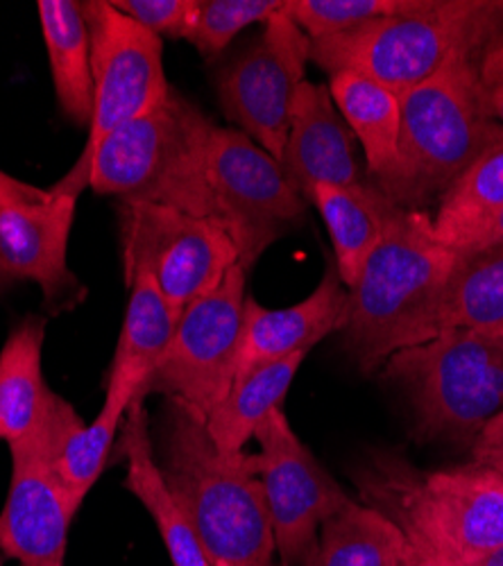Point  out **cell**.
I'll return each mask as SVG.
<instances>
[{
    "label": "cell",
    "instance_id": "19",
    "mask_svg": "<svg viewBox=\"0 0 503 566\" xmlns=\"http://www.w3.org/2000/svg\"><path fill=\"white\" fill-rule=\"evenodd\" d=\"M43 338L45 319L30 315L0 349V440L10 447L28 440L60 397L43 381Z\"/></svg>",
    "mask_w": 503,
    "mask_h": 566
},
{
    "label": "cell",
    "instance_id": "2",
    "mask_svg": "<svg viewBox=\"0 0 503 566\" xmlns=\"http://www.w3.org/2000/svg\"><path fill=\"white\" fill-rule=\"evenodd\" d=\"M159 455L211 566H272L277 546L250 453L218 451L205 417L170 399Z\"/></svg>",
    "mask_w": 503,
    "mask_h": 566
},
{
    "label": "cell",
    "instance_id": "38",
    "mask_svg": "<svg viewBox=\"0 0 503 566\" xmlns=\"http://www.w3.org/2000/svg\"><path fill=\"white\" fill-rule=\"evenodd\" d=\"M474 566H503V546H499L496 551H492L490 555H485L481 562H476Z\"/></svg>",
    "mask_w": 503,
    "mask_h": 566
},
{
    "label": "cell",
    "instance_id": "16",
    "mask_svg": "<svg viewBox=\"0 0 503 566\" xmlns=\"http://www.w3.org/2000/svg\"><path fill=\"white\" fill-rule=\"evenodd\" d=\"M282 168L308 202L315 186L368 184L354 155V134L340 116L329 84L304 80L295 93Z\"/></svg>",
    "mask_w": 503,
    "mask_h": 566
},
{
    "label": "cell",
    "instance_id": "28",
    "mask_svg": "<svg viewBox=\"0 0 503 566\" xmlns=\"http://www.w3.org/2000/svg\"><path fill=\"white\" fill-rule=\"evenodd\" d=\"M503 207V134L470 164L440 198L431 218L438 239Z\"/></svg>",
    "mask_w": 503,
    "mask_h": 566
},
{
    "label": "cell",
    "instance_id": "1",
    "mask_svg": "<svg viewBox=\"0 0 503 566\" xmlns=\"http://www.w3.org/2000/svg\"><path fill=\"white\" fill-rule=\"evenodd\" d=\"M455 256L438 241L427 211L395 207L379 245L347 289L340 334L363 371L440 334V304Z\"/></svg>",
    "mask_w": 503,
    "mask_h": 566
},
{
    "label": "cell",
    "instance_id": "11",
    "mask_svg": "<svg viewBox=\"0 0 503 566\" xmlns=\"http://www.w3.org/2000/svg\"><path fill=\"white\" fill-rule=\"evenodd\" d=\"M248 270L234 265L218 289L189 304L148 376L142 397L166 395L207 415L232 390L245 317Z\"/></svg>",
    "mask_w": 503,
    "mask_h": 566
},
{
    "label": "cell",
    "instance_id": "18",
    "mask_svg": "<svg viewBox=\"0 0 503 566\" xmlns=\"http://www.w3.org/2000/svg\"><path fill=\"white\" fill-rule=\"evenodd\" d=\"M120 451L127 464L125 488L150 512L172 566H211L161 471L146 399H134L127 408L120 427Z\"/></svg>",
    "mask_w": 503,
    "mask_h": 566
},
{
    "label": "cell",
    "instance_id": "39",
    "mask_svg": "<svg viewBox=\"0 0 503 566\" xmlns=\"http://www.w3.org/2000/svg\"><path fill=\"white\" fill-rule=\"evenodd\" d=\"M0 566H3V559H0Z\"/></svg>",
    "mask_w": 503,
    "mask_h": 566
},
{
    "label": "cell",
    "instance_id": "14",
    "mask_svg": "<svg viewBox=\"0 0 503 566\" xmlns=\"http://www.w3.org/2000/svg\"><path fill=\"white\" fill-rule=\"evenodd\" d=\"M207 172L222 224L230 229L245 270L306 211L308 202L291 184L282 161L237 127H213Z\"/></svg>",
    "mask_w": 503,
    "mask_h": 566
},
{
    "label": "cell",
    "instance_id": "34",
    "mask_svg": "<svg viewBox=\"0 0 503 566\" xmlns=\"http://www.w3.org/2000/svg\"><path fill=\"white\" fill-rule=\"evenodd\" d=\"M472 462L488 467L503 476V412L490 419L474 438Z\"/></svg>",
    "mask_w": 503,
    "mask_h": 566
},
{
    "label": "cell",
    "instance_id": "9",
    "mask_svg": "<svg viewBox=\"0 0 503 566\" xmlns=\"http://www.w3.org/2000/svg\"><path fill=\"white\" fill-rule=\"evenodd\" d=\"M120 239L125 281L150 274L179 311L218 289L241 263L222 222L168 207L120 202Z\"/></svg>",
    "mask_w": 503,
    "mask_h": 566
},
{
    "label": "cell",
    "instance_id": "4",
    "mask_svg": "<svg viewBox=\"0 0 503 566\" xmlns=\"http://www.w3.org/2000/svg\"><path fill=\"white\" fill-rule=\"evenodd\" d=\"M501 30L503 0H404L390 17L311 41V62L404 93L453 62L479 60Z\"/></svg>",
    "mask_w": 503,
    "mask_h": 566
},
{
    "label": "cell",
    "instance_id": "23",
    "mask_svg": "<svg viewBox=\"0 0 503 566\" xmlns=\"http://www.w3.org/2000/svg\"><path fill=\"white\" fill-rule=\"evenodd\" d=\"M306 354H295L254 367L234 381L227 397L207 415V431L218 451L224 455L245 453L256 429L280 410Z\"/></svg>",
    "mask_w": 503,
    "mask_h": 566
},
{
    "label": "cell",
    "instance_id": "31",
    "mask_svg": "<svg viewBox=\"0 0 503 566\" xmlns=\"http://www.w3.org/2000/svg\"><path fill=\"white\" fill-rule=\"evenodd\" d=\"M200 0H112V6L153 34L189 39Z\"/></svg>",
    "mask_w": 503,
    "mask_h": 566
},
{
    "label": "cell",
    "instance_id": "6",
    "mask_svg": "<svg viewBox=\"0 0 503 566\" xmlns=\"http://www.w3.org/2000/svg\"><path fill=\"white\" fill-rule=\"evenodd\" d=\"M501 134L483 96L479 60L453 62L401 93L397 164L377 188L404 211H425Z\"/></svg>",
    "mask_w": 503,
    "mask_h": 566
},
{
    "label": "cell",
    "instance_id": "22",
    "mask_svg": "<svg viewBox=\"0 0 503 566\" xmlns=\"http://www.w3.org/2000/svg\"><path fill=\"white\" fill-rule=\"evenodd\" d=\"M41 32L49 51L57 103L75 125H91L94 109V75H91V41L82 3L75 0H39Z\"/></svg>",
    "mask_w": 503,
    "mask_h": 566
},
{
    "label": "cell",
    "instance_id": "33",
    "mask_svg": "<svg viewBox=\"0 0 503 566\" xmlns=\"http://www.w3.org/2000/svg\"><path fill=\"white\" fill-rule=\"evenodd\" d=\"M479 77L483 96L494 123L503 129V30L488 43L479 57Z\"/></svg>",
    "mask_w": 503,
    "mask_h": 566
},
{
    "label": "cell",
    "instance_id": "5",
    "mask_svg": "<svg viewBox=\"0 0 503 566\" xmlns=\"http://www.w3.org/2000/svg\"><path fill=\"white\" fill-rule=\"evenodd\" d=\"M213 127L200 107L170 88L155 109L103 140L91 159L88 188L120 202L157 205L222 222L207 172Z\"/></svg>",
    "mask_w": 503,
    "mask_h": 566
},
{
    "label": "cell",
    "instance_id": "21",
    "mask_svg": "<svg viewBox=\"0 0 503 566\" xmlns=\"http://www.w3.org/2000/svg\"><path fill=\"white\" fill-rule=\"evenodd\" d=\"M332 98L360 140L370 181L381 184L397 164L401 134V93L358 73L329 75Z\"/></svg>",
    "mask_w": 503,
    "mask_h": 566
},
{
    "label": "cell",
    "instance_id": "36",
    "mask_svg": "<svg viewBox=\"0 0 503 566\" xmlns=\"http://www.w3.org/2000/svg\"><path fill=\"white\" fill-rule=\"evenodd\" d=\"M413 551H416V555H413V564H410V566H455L438 553L422 551V548H413Z\"/></svg>",
    "mask_w": 503,
    "mask_h": 566
},
{
    "label": "cell",
    "instance_id": "30",
    "mask_svg": "<svg viewBox=\"0 0 503 566\" xmlns=\"http://www.w3.org/2000/svg\"><path fill=\"white\" fill-rule=\"evenodd\" d=\"M401 8L404 0H289L286 3V12L311 41L390 17Z\"/></svg>",
    "mask_w": 503,
    "mask_h": 566
},
{
    "label": "cell",
    "instance_id": "13",
    "mask_svg": "<svg viewBox=\"0 0 503 566\" xmlns=\"http://www.w3.org/2000/svg\"><path fill=\"white\" fill-rule=\"evenodd\" d=\"M308 60L311 39L284 8L216 77L224 118L277 161L284 157L293 101Z\"/></svg>",
    "mask_w": 503,
    "mask_h": 566
},
{
    "label": "cell",
    "instance_id": "12",
    "mask_svg": "<svg viewBox=\"0 0 503 566\" xmlns=\"http://www.w3.org/2000/svg\"><path fill=\"white\" fill-rule=\"evenodd\" d=\"M250 453L263 488L274 546L284 566H311L319 531L352 496L295 436L284 408L274 410L254 433Z\"/></svg>",
    "mask_w": 503,
    "mask_h": 566
},
{
    "label": "cell",
    "instance_id": "29",
    "mask_svg": "<svg viewBox=\"0 0 503 566\" xmlns=\"http://www.w3.org/2000/svg\"><path fill=\"white\" fill-rule=\"evenodd\" d=\"M284 8L286 0H200L187 41L205 57H216L248 25L268 23Z\"/></svg>",
    "mask_w": 503,
    "mask_h": 566
},
{
    "label": "cell",
    "instance_id": "10",
    "mask_svg": "<svg viewBox=\"0 0 503 566\" xmlns=\"http://www.w3.org/2000/svg\"><path fill=\"white\" fill-rule=\"evenodd\" d=\"M82 423L75 408L57 397L41 427L10 447L12 481L0 512V551L21 566H64L77 512L60 476V455Z\"/></svg>",
    "mask_w": 503,
    "mask_h": 566
},
{
    "label": "cell",
    "instance_id": "37",
    "mask_svg": "<svg viewBox=\"0 0 503 566\" xmlns=\"http://www.w3.org/2000/svg\"><path fill=\"white\" fill-rule=\"evenodd\" d=\"M14 281H19V279L3 263H0V295L8 293L14 286Z\"/></svg>",
    "mask_w": 503,
    "mask_h": 566
},
{
    "label": "cell",
    "instance_id": "25",
    "mask_svg": "<svg viewBox=\"0 0 503 566\" xmlns=\"http://www.w3.org/2000/svg\"><path fill=\"white\" fill-rule=\"evenodd\" d=\"M142 390V379H136V376L127 371L109 369L101 412L91 423H82V427L66 440L64 451L60 455V476L75 512L84 503L91 488L98 483L109 460V451L125 421L127 408L134 399H144Z\"/></svg>",
    "mask_w": 503,
    "mask_h": 566
},
{
    "label": "cell",
    "instance_id": "7",
    "mask_svg": "<svg viewBox=\"0 0 503 566\" xmlns=\"http://www.w3.org/2000/svg\"><path fill=\"white\" fill-rule=\"evenodd\" d=\"M386 376L408 397L425 438H476L503 412V336L453 328L392 354Z\"/></svg>",
    "mask_w": 503,
    "mask_h": 566
},
{
    "label": "cell",
    "instance_id": "15",
    "mask_svg": "<svg viewBox=\"0 0 503 566\" xmlns=\"http://www.w3.org/2000/svg\"><path fill=\"white\" fill-rule=\"evenodd\" d=\"M80 193L57 184L36 202L0 205V263L30 279L49 304L73 297L80 286L69 270V239Z\"/></svg>",
    "mask_w": 503,
    "mask_h": 566
},
{
    "label": "cell",
    "instance_id": "32",
    "mask_svg": "<svg viewBox=\"0 0 503 566\" xmlns=\"http://www.w3.org/2000/svg\"><path fill=\"white\" fill-rule=\"evenodd\" d=\"M438 241L444 243L455 254H468V252H479L485 248L503 245V207L476 218L474 222H470L461 229L442 235V239H438Z\"/></svg>",
    "mask_w": 503,
    "mask_h": 566
},
{
    "label": "cell",
    "instance_id": "27",
    "mask_svg": "<svg viewBox=\"0 0 503 566\" xmlns=\"http://www.w3.org/2000/svg\"><path fill=\"white\" fill-rule=\"evenodd\" d=\"M125 283L129 289V300L109 369L127 371L146 386L148 376L168 349L185 311L175 308L166 300L150 274L142 272Z\"/></svg>",
    "mask_w": 503,
    "mask_h": 566
},
{
    "label": "cell",
    "instance_id": "24",
    "mask_svg": "<svg viewBox=\"0 0 503 566\" xmlns=\"http://www.w3.org/2000/svg\"><path fill=\"white\" fill-rule=\"evenodd\" d=\"M413 546L379 510L349 499L319 531L311 566H410Z\"/></svg>",
    "mask_w": 503,
    "mask_h": 566
},
{
    "label": "cell",
    "instance_id": "8",
    "mask_svg": "<svg viewBox=\"0 0 503 566\" xmlns=\"http://www.w3.org/2000/svg\"><path fill=\"white\" fill-rule=\"evenodd\" d=\"M91 41L94 109L86 146L73 170L60 181L75 193L88 188L91 159L120 125L155 109L170 84L164 71V43L144 25L118 12L112 0L82 3Z\"/></svg>",
    "mask_w": 503,
    "mask_h": 566
},
{
    "label": "cell",
    "instance_id": "17",
    "mask_svg": "<svg viewBox=\"0 0 503 566\" xmlns=\"http://www.w3.org/2000/svg\"><path fill=\"white\" fill-rule=\"evenodd\" d=\"M345 315L347 289L336 265H327L317 289L289 308H265L248 297L234 381L259 365L308 354L319 340L340 332Z\"/></svg>",
    "mask_w": 503,
    "mask_h": 566
},
{
    "label": "cell",
    "instance_id": "3",
    "mask_svg": "<svg viewBox=\"0 0 503 566\" xmlns=\"http://www.w3.org/2000/svg\"><path fill=\"white\" fill-rule=\"evenodd\" d=\"M354 483L360 503L386 514L413 548L474 566L503 546V476L488 467L422 471L401 455L377 453Z\"/></svg>",
    "mask_w": 503,
    "mask_h": 566
},
{
    "label": "cell",
    "instance_id": "20",
    "mask_svg": "<svg viewBox=\"0 0 503 566\" xmlns=\"http://www.w3.org/2000/svg\"><path fill=\"white\" fill-rule=\"evenodd\" d=\"M308 205L323 216L334 243V265L345 289H352L365 261L379 245L395 205L373 181L358 188L315 186Z\"/></svg>",
    "mask_w": 503,
    "mask_h": 566
},
{
    "label": "cell",
    "instance_id": "35",
    "mask_svg": "<svg viewBox=\"0 0 503 566\" xmlns=\"http://www.w3.org/2000/svg\"><path fill=\"white\" fill-rule=\"evenodd\" d=\"M45 193H49V188L25 184V181L0 170V205L3 202H36V200H43Z\"/></svg>",
    "mask_w": 503,
    "mask_h": 566
},
{
    "label": "cell",
    "instance_id": "26",
    "mask_svg": "<svg viewBox=\"0 0 503 566\" xmlns=\"http://www.w3.org/2000/svg\"><path fill=\"white\" fill-rule=\"evenodd\" d=\"M503 336V245L455 256L440 304L438 332Z\"/></svg>",
    "mask_w": 503,
    "mask_h": 566
}]
</instances>
